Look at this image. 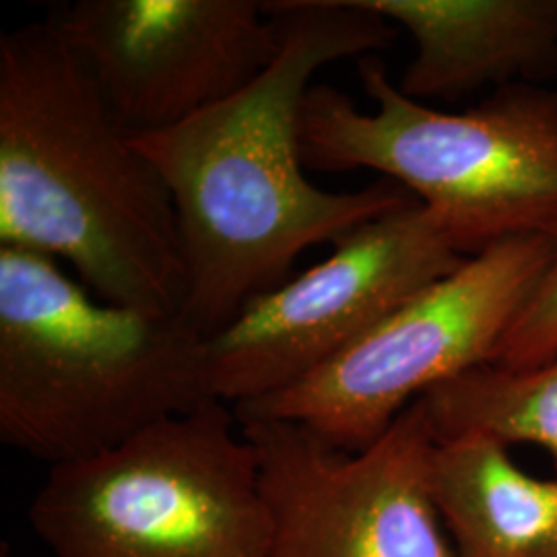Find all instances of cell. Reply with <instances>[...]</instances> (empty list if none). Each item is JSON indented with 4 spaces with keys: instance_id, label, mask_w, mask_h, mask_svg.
<instances>
[{
    "instance_id": "obj_1",
    "label": "cell",
    "mask_w": 557,
    "mask_h": 557,
    "mask_svg": "<svg viewBox=\"0 0 557 557\" xmlns=\"http://www.w3.org/2000/svg\"><path fill=\"white\" fill-rule=\"evenodd\" d=\"M281 50L230 100L174 128L131 137L174 200L186 267L184 317L213 337L289 278L301 252L416 202L380 178L329 193L306 176L301 108L314 75L391 48L397 25L363 0H269Z\"/></svg>"
},
{
    "instance_id": "obj_2",
    "label": "cell",
    "mask_w": 557,
    "mask_h": 557,
    "mask_svg": "<svg viewBox=\"0 0 557 557\" xmlns=\"http://www.w3.org/2000/svg\"><path fill=\"white\" fill-rule=\"evenodd\" d=\"M0 246L59 260L110 304L186 298L168 184L48 20L0 36Z\"/></svg>"
},
{
    "instance_id": "obj_3",
    "label": "cell",
    "mask_w": 557,
    "mask_h": 557,
    "mask_svg": "<svg viewBox=\"0 0 557 557\" xmlns=\"http://www.w3.org/2000/svg\"><path fill=\"white\" fill-rule=\"evenodd\" d=\"M184 312L110 304L59 260L0 246V440L50 467L213 403Z\"/></svg>"
},
{
    "instance_id": "obj_4",
    "label": "cell",
    "mask_w": 557,
    "mask_h": 557,
    "mask_svg": "<svg viewBox=\"0 0 557 557\" xmlns=\"http://www.w3.org/2000/svg\"><path fill=\"white\" fill-rule=\"evenodd\" d=\"M361 112L341 89L312 85L301 156L319 172L372 170L428 207L458 250L557 230V91L510 85L465 112H442L398 89L376 57L358 60Z\"/></svg>"
},
{
    "instance_id": "obj_5",
    "label": "cell",
    "mask_w": 557,
    "mask_h": 557,
    "mask_svg": "<svg viewBox=\"0 0 557 557\" xmlns=\"http://www.w3.org/2000/svg\"><path fill=\"white\" fill-rule=\"evenodd\" d=\"M27 517L54 557H267L273 541L259 455L220 400L50 467Z\"/></svg>"
},
{
    "instance_id": "obj_6",
    "label": "cell",
    "mask_w": 557,
    "mask_h": 557,
    "mask_svg": "<svg viewBox=\"0 0 557 557\" xmlns=\"http://www.w3.org/2000/svg\"><path fill=\"white\" fill-rule=\"evenodd\" d=\"M554 257L552 234L490 244L308 379L234 407L236 418L294 421L345 453L370 448L425 393L494 361Z\"/></svg>"
},
{
    "instance_id": "obj_7",
    "label": "cell",
    "mask_w": 557,
    "mask_h": 557,
    "mask_svg": "<svg viewBox=\"0 0 557 557\" xmlns=\"http://www.w3.org/2000/svg\"><path fill=\"white\" fill-rule=\"evenodd\" d=\"M467 259L419 200L359 225L207 338L211 397L242 407L298 384Z\"/></svg>"
},
{
    "instance_id": "obj_8",
    "label": "cell",
    "mask_w": 557,
    "mask_h": 557,
    "mask_svg": "<svg viewBox=\"0 0 557 557\" xmlns=\"http://www.w3.org/2000/svg\"><path fill=\"white\" fill-rule=\"evenodd\" d=\"M238 421L273 517L267 557H458L430 492L436 436L421 400L361 453L294 421Z\"/></svg>"
},
{
    "instance_id": "obj_9",
    "label": "cell",
    "mask_w": 557,
    "mask_h": 557,
    "mask_svg": "<svg viewBox=\"0 0 557 557\" xmlns=\"http://www.w3.org/2000/svg\"><path fill=\"white\" fill-rule=\"evenodd\" d=\"M48 21L131 137L230 100L281 50L277 17L257 0H77Z\"/></svg>"
},
{
    "instance_id": "obj_10",
    "label": "cell",
    "mask_w": 557,
    "mask_h": 557,
    "mask_svg": "<svg viewBox=\"0 0 557 557\" xmlns=\"http://www.w3.org/2000/svg\"><path fill=\"white\" fill-rule=\"evenodd\" d=\"M416 54L398 81L413 100H457L557 73V0H363Z\"/></svg>"
},
{
    "instance_id": "obj_11",
    "label": "cell",
    "mask_w": 557,
    "mask_h": 557,
    "mask_svg": "<svg viewBox=\"0 0 557 557\" xmlns=\"http://www.w3.org/2000/svg\"><path fill=\"white\" fill-rule=\"evenodd\" d=\"M430 492L458 557H557V479L531 478L498 440L436 442Z\"/></svg>"
},
{
    "instance_id": "obj_12",
    "label": "cell",
    "mask_w": 557,
    "mask_h": 557,
    "mask_svg": "<svg viewBox=\"0 0 557 557\" xmlns=\"http://www.w3.org/2000/svg\"><path fill=\"white\" fill-rule=\"evenodd\" d=\"M436 442L483 434L543 446L557 469V358L533 370L485 363L419 398Z\"/></svg>"
},
{
    "instance_id": "obj_13",
    "label": "cell",
    "mask_w": 557,
    "mask_h": 557,
    "mask_svg": "<svg viewBox=\"0 0 557 557\" xmlns=\"http://www.w3.org/2000/svg\"><path fill=\"white\" fill-rule=\"evenodd\" d=\"M556 257L537 292L522 308L499 343L492 366L504 370H533L557 358V230Z\"/></svg>"
}]
</instances>
